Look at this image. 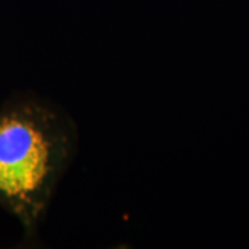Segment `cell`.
<instances>
[{
	"mask_svg": "<svg viewBox=\"0 0 249 249\" xmlns=\"http://www.w3.org/2000/svg\"><path fill=\"white\" fill-rule=\"evenodd\" d=\"M76 150V124L52 101L18 94L0 107V206L17 217L25 240H36Z\"/></svg>",
	"mask_w": 249,
	"mask_h": 249,
	"instance_id": "6da1fadb",
	"label": "cell"
}]
</instances>
